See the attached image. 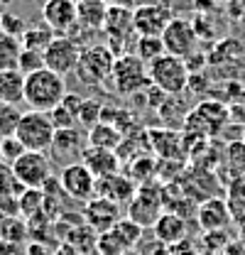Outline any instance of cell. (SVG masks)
Returning a JSON list of instances; mask_svg holds the SVG:
<instances>
[{"label":"cell","mask_w":245,"mask_h":255,"mask_svg":"<svg viewBox=\"0 0 245 255\" xmlns=\"http://www.w3.org/2000/svg\"><path fill=\"white\" fill-rule=\"evenodd\" d=\"M66 91V81L64 76L52 71V69H39L30 76H25V103L32 111H44L49 113L52 108H57Z\"/></svg>","instance_id":"cell-1"},{"label":"cell","mask_w":245,"mask_h":255,"mask_svg":"<svg viewBox=\"0 0 245 255\" xmlns=\"http://www.w3.org/2000/svg\"><path fill=\"white\" fill-rule=\"evenodd\" d=\"M231 123V108L221 101H201L191 113L184 116V132L186 137L196 140H211L226 132V126Z\"/></svg>","instance_id":"cell-2"},{"label":"cell","mask_w":245,"mask_h":255,"mask_svg":"<svg viewBox=\"0 0 245 255\" xmlns=\"http://www.w3.org/2000/svg\"><path fill=\"white\" fill-rule=\"evenodd\" d=\"M147 71H150L152 86H157L164 96H182L189 89L191 71L186 62L174 54H162L159 59L147 64Z\"/></svg>","instance_id":"cell-3"},{"label":"cell","mask_w":245,"mask_h":255,"mask_svg":"<svg viewBox=\"0 0 245 255\" xmlns=\"http://www.w3.org/2000/svg\"><path fill=\"white\" fill-rule=\"evenodd\" d=\"M111 84H113L116 94L121 96H132L137 91H145L147 86H152L147 64L142 62L135 52H125L121 57H116Z\"/></svg>","instance_id":"cell-4"},{"label":"cell","mask_w":245,"mask_h":255,"mask_svg":"<svg viewBox=\"0 0 245 255\" xmlns=\"http://www.w3.org/2000/svg\"><path fill=\"white\" fill-rule=\"evenodd\" d=\"M113 64H116V52H113L108 44L81 47L76 76H79V81L86 84V86H101V84L111 81Z\"/></svg>","instance_id":"cell-5"},{"label":"cell","mask_w":245,"mask_h":255,"mask_svg":"<svg viewBox=\"0 0 245 255\" xmlns=\"http://www.w3.org/2000/svg\"><path fill=\"white\" fill-rule=\"evenodd\" d=\"M22 145L27 150H34V152H49L52 142H54V135H57V128L52 123L49 113L44 111H27L22 113V121L17 126V132H15Z\"/></svg>","instance_id":"cell-6"},{"label":"cell","mask_w":245,"mask_h":255,"mask_svg":"<svg viewBox=\"0 0 245 255\" xmlns=\"http://www.w3.org/2000/svg\"><path fill=\"white\" fill-rule=\"evenodd\" d=\"M164 194L167 191L157 184H140L132 201L127 204V219H132L135 223H140L142 228H152L157 219L167 211L164 206Z\"/></svg>","instance_id":"cell-7"},{"label":"cell","mask_w":245,"mask_h":255,"mask_svg":"<svg viewBox=\"0 0 245 255\" xmlns=\"http://www.w3.org/2000/svg\"><path fill=\"white\" fill-rule=\"evenodd\" d=\"M132 10L135 7H108L103 34L108 39V47L116 52V57H121L125 52H132V47L127 44L132 37H137V32H135V12Z\"/></svg>","instance_id":"cell-8"},{"label":"cell","mask_w":245,"mask_h":255,"mask_svg":"<svg viewBox=\"0 0 245 255\" xmlns=\"http://www.w3.org/2000/svg\"><path fill=\"white\" fill-rule=\"evenodd\" d=\"M12 172L25 189H44L52 179V159L47 152L25 150V155L12 164Z\"/></svg>","instance_id":"cell-9"},{"label":"cell","mask_w":245,"mask_h":255,"mask_svg":"<svg viewBox=\"0 0 245 255\" xmlns=\"http://www.w3.org/2000/svg\"><path fill=\"white\" fill-rule=\"evenodd\" d=\"M162 42H164L167 54H174V57H179V59H189L191 54H196L199 32H196L191 20L174 17V20L167 25V30L162 32Z\"/></svg>","instance_id":"cell-10"},{"label":"cell","mask_w":245,"mask_h":255,"mask_svg":"<svg viewBox=\"0 0 245 255\" xmlns=\"http://www.w3.org/2000/svg\"><path fill=\"white\" fill-rule=\"evenodd\" d=\"M79 57H81V44L74 37H69V34H57L49 42V47L44 49V64H47V69L57 71L61 76L76 74Z\"/></svg>","instance_id":"cell-11"},{"label":"cell","mask_w":245,"mask_h":255,"mask_svg":"<svg viewBox=\"0 0 245 255\" xmlns=\"http://www.w3.org/2000/svg\"><path fill=\"white\" fill-rule=\"evenodd\" d=\"M132 12H135V32H137V37H162L167 25L174 20L169 5H164L159 0H145V2L135 5Z\"/></svg>","instance_id":"cell-12"},{"label":"cell","mask_w":245,"mask_h":255,"mask_svg":"<svg viewBox=\"0 0 245 255\" xmlns=\"http://www.w3.org/2000/svg\"><path fill=\"white\" fill-rule=\"evenodd\" d=\"M59 184L66 196L79 199V201H89L96 196V177L84 162H74V164L61 167Z\"/></svg>","instance_id":"cell-13"},{"label":"cell","mask_w":245,"mask_h":255,"mask_svg":"<svg viewBox=\"0 0 245 255\" xmlns=\"http://www.w3.org/2000/svg\"><path fill=\"white\" fill-rule=\"evenodd\" d=\"M86 147H89V137L79 128H64V130H57L49 152H52V159H57L66 167V164L81 162Z\"/></svg>","instance_id":"cell-14"},{"label":"cell","mask_w":245,"mask_h":255,"mask_svg":"<svg viewBox=\"0 0 245 255\" xmlns=\"http://www.w3.org/2000/svg\"><path fill=\"white\" fill-rule=\"evenodd\" d=\"M84 221L89 223L96 233H106L121 221V204H116L111 199H103V196H93V199L86 201Z\"/></svg>","instance_id":"cell-15"},{"label":"cell","mask_w":245,"mask_h":255,"mask_svg":"<svg viewBox=\"0 0 245 255\" xmlns=\"http://www.w3.org/2000/svg\"><path fill=\"white\" fill-rule=\"evenodd\" d=\"M42 22L49 25L57 34H69L71 27H76V2L74 0H44L42 5Z\"/></svg>","instance_id":"cell-16"},{"label":"cell","mask_w":245,"mask_h":255,"mask_svg":"<svg viewBox=\"0 0 245 255\" xmlns=\"http://www.w3.org/2000/svg\"><path fill=\"white\" fill-rule=\"evenodd\" d=\"M196 221L201 226V231H226L233 221V211L228 206V199L211 196V199L201 201L196 209Z\"/></svg>","instance_id":"cell-17"},{"label":"cell","mask_w":245,"mask_h":255,"mask_svg":"<svg viewBox=\"0 0 245 255\" xmlns=\"http://www.w3.org/2000/svg\"><path fill=\"white\" fill-rule=\"evenodd\" d=\"M135 184L130 177H122V174H108V177H101L96 179V196H103V199H111L116 204H130L132 196H135Z\"/></svg>","instance_id":"cell-18"},{"label":"cell","mask_w":245,"mask_h":255,"mask_svg":"<svg viewBox=\"0 0 245 255\" xmlns=\"http://www.w3.org/2000/svg\"><path fill=\"white\" fill-rule=\"evenodd\" d=\"M81 162L91 169V174L96 179L101 177H108V174H116L121 169V155L118 150H108V147H93L89 145Z\"/></svg>","instance_id":"cell-19"},{"label":"cell","mask_w":245,"mask_h":255,"mask_svg":"<svg viewBox=\"0 0 245 255\" xmlns=\"http://www.w3.org/2000/svg\"><path fill=\"white\" fill-rule=\"evenodd\" d=\"M152 228H154L157 241L164 243V246H174V243H179L184 238H189L186 219L179 216L177 211H164V214L157 219V223H154Z\"/></svg>","instance_id":"cell-20"},{"label":"cell","mask_w":245,"mask_h":255,"mask_svg":"<svg viewBox=\"0 0 245 255\" xmlns=\"http://www.w3.org/2000/svg\"><path fill=\"white\" fill-rule=\"evenodd\" d=\"M0 103L5 106L25 103V74L20 69L0 71Z\"/></svg>","instance_id":"cell-21"},{"label":"cell","mask_w":245,"mask_h":255,"mask_svg":"<svg viewBox=\"0 0 245 255\" xmlns=\"http://www.w3.org/2000/svg\"><path fill=\"white\" fill-rule=\"evenodd\" d=\"M76 15H79V25L81 27L93 32H103L108 5L103 0H79L76 2Z\"/></svg>","instance_id":"cell-22"},{"label":"cell","mask_w":245,"mask_h":255,"mask_svg":"<svg viewBox=\"0 0 245 255\" xmlns=\"http://www.w3.org/2000/svg\"><path fill=\"white\" fill-rule=\"evenodd\" d=\"M221 169L228 174V184L236 182L238 177H245V142L243 140H231L223 150L221 157Z\"/></svg>","instance_id":"cell-23"},{"label":"cell","mask_w":245,"mask_h":255,"mask_svg":"<svg viewBox=\"0 0 245 255\" xmlns=\"http://www.w3.org/2000/svg\"><path fill=\"white\" fill-rule=\"evenodd\" d=\"M122 135L121 130L116 126H111V123H106V121H101L98 126H93L89 130V145L93 147H108V150H118L122 142Z\"/></svg>","instance_id":"cell-24"},{"label":"cell","mask_w":245,"mask_h":255,"mask_svg":"<svg viewBox=\"0 0 245 255\" xmlns=\"http://www.w3.org/2000/svg\"><path fill=\"white\" fill-rule=\"evenodd\" d=\"M22 49H25V47H22V39H20V37L7 34V32L0 30V71L17 69Z\"/></svg>","instance_id":"cell-25"},{"label":"cell","mask_w":245,"mask_h":255,"mask_svg":"<svg viewBox=\"0 0 245 255\" xmlns=\"http://www.w3.org/2000/svg\"><path fill=\"white\" fill-rule=\"evenodd\" d=\"M130 251H135V248L122 238V233L116 226L106 233H98V255H125Z\"/></svg>","instance_id":"cell-26"},{"label":"cell","mask_w":245,"mask_h":255,"mask_svg":"<svg viewBox=\"0 0 245 255\" xmlns=\"http://www.w3.org/2000/svg\"><path fill=\"white\" fill-rule=\"evenodd\" d=\"M54 37H57V32L52 30L49 25L42 22V25L27 27L20 39H22V47H25V49H34V52H42V54H44V49L49 47V42H52Z\"/></svg>","instance_id":"cell-27"},{"label":"cell","mask_w":245,"mask_h":255,"mask_svg":"<svg viewBox=\"0 0 245 255\" xmlns=\"http://www.w3.org/2000/svg\"><path fill=\"white\" fill-rule=\"evenodd\" d=\"M132 52H135L145 64H152L154 59H159L162 54H167L162 37H135Z\"/></svg>","instance_id":"cell-28"},{"label":"cell","mask_w":245,"mask_h":255,"mask_svg":"<svg viewBox=\"0 0 245 255\" xmlns=\"http://www.w3.org/2000/svg\"><path fill=\"white\" fill-rule=\"evenodd\" d=\"M30 236V226L22 221L20 216L15 219H2L0 221V241H7V243H25V238Z\"/></svg>","instance_id":"cell-29"},{"label":"cell","mask_w":245,"mask_h":255,"mask_svg":"<svg viewBox=\"0 0 245 255\" xmlns=\"http://www.w3.org/2000/svg\"><path fill=\"white\" fill-rule=\"evenodd\" d=\"M44 211V191L42 189H25L20 194V214L30 221L34 216H42Z\"/></svg>","instance_id":"cell-30"},{"label":"cell","mask_w":245,"mask_h":255,"mask_svg":"<svg viewBox=\"0 0 245 255\" xmlns=\"http://www.w3.org/2000/svg\"><path fill=\"white\" fill-rule=\"evenodd\" d=\"M20 121H22L20 106H5V103H0V140L12 137L17 132Z\"/></svg>","instance_id":"cell-31"},{"label":"cell","mask_w":245,"mask_h":255,"mask_svg":"<svg viewBox=\"0 0 245 255\" xmlns=\"http://www.w3.org/2000/svg\"><path fill=\"white\" fill-rule=\"evenodd\" d=\"M101 121H103V103L96 101V98H84V103L79 108V123L86 128V130H91Z\"/></svg>","instance_id":"cell-32"},{"label":"cell","mask_w":245,"mask_h":255,"mask_svg":"<svg viewBox=\"0 0 245 255\" xmlns=\"http://www.w3.org/2000/svg\"><path fill=\"white\" fill-rule=\"evenodd\" d=\"M25 150H27V147L22 145V140H20L17 135L0 140V155H2V162H5V164H10V167L25 155Z\"/></svg>","instance_id":"cell-33"},{"label":"cell","mask_w":245,"mask_h":255,"mask_svg":"<svg viewBox=\"0 0 245 255\" xmlns=\"http://www.w3.org/2000/svg\"><path fill=\"white\" fill-rule=\"evenodd\" d=\"M47 64H44V54L42 52H34V49H22V54H20V62H17V69L25 74V76H30L34 71H39V69H44Z\"/></svg>","instance_id":"cell-34"},{"label":"cell","mask_w":245,"mask_h":255,"mask_svg":"<svg viewBox=\"0 0 245 255\" xmlns=\"http://www.w3.org/2000/svg\"><path fill=\"white\" fill-rule=\"evenodd\" d=\"M25 187L20 184V179L15 177V172H12V167L10 164H0V194H22Z\"/></svg>","instance_id":"cell-35"},{"label":"cell","mask_w":245,"mask_h":255,"mask_svg":"<svg viewBox=\"0 0 245 255\" xmlns=\"http://www.w3.org/2000/svg\"><path fill=\"white\" fill-rule=\"evenodd\" d=\"M49 118H52V123H54V128L57 130H64V128H76V123H79V118L64 106V103H59L57 108H52L49 111Z\"/></svg>","instance_id":"cell-36"},{"label":"cell","mask_w":245,"mask_h":255,"mask_svg":"<svg viewBox=\"0 0 245 255\" xmlns=\"http://www.w3.org/2000/svg\"><path fill=\"white\" fill-rule=\"evenodd\" d=\"M201 243H204V248H206V251L223 253V251H226V246L231 243V238H228V233H226V231H204Z\"/></svg>","instance_id":"cell-37"},{"label":"cell","mask_w":245,"mask_h":255,"mask_svg":"<svg viewBox=\"0 0 245 255\" xmlns=\"http://www.w3.org/2000/svg\"><path fill=\"white\" fill-rule=\"evenodd\" d=\"M20 214V196L17 194H0V221L2 219H15Z\"/></svg>","instance_id":"cell-38"},{"label":"cell","mask_w":245,"mask_h":255,"mask_svg":"<svg viewBox=\"0 0 245 255\" xmlns=\"http://www.w3.org/2000/svg\"><path fill=\"white\" fill-rule=\"evenodd\" d=\"M0 30L7 32V34H15V37H22L25 30H27V25H25L17 15H12V12H2V17H0Z\"/></svg>","instance_id":"cell-39"},{"label":"cell","mask_w":245,"mask_h":255,"mask_svg":"<svg viewBox=\"0 0 245 255\" xmlns=\"http://www.w3.org/2000/svg\"><path fill=\"white\" fill-rule=\"evenodd\" d=\"M167 255H199V251H196L194 241L184 238V241H179V243L169 246V248H167Z\"/></svg>","instance_id":"cell-40"},{"label":"cell","mask_w":245,"mask_h":255,"mask_svg":"<svg viewBox=\"0 0 245 255\" xmlns=\"http://www.w3.org/2000/svg\"><path fill=\"white\" fill-rule=\"evenodd\" d=\"M223 255H245V241H231Z\"/></svg>","instance_id":"cell-41"},{"label":"cell","mask_w":245,"mask_h":255,"mask_svg":"<svg viewBox=\"0 0 245 255\" xmlns=\"http://www.w3.org/2000/svg\"><path fill=\"white\" fill-rule=\"evenodd\" d=\"M108 7H135L137 0H103Z\"/></svg>","instance_id":"cell-42"},{"label":"cell","mask_w":245,"mask_h":255,"mask_svg":"<svg viewBox=\"0 0 245 255\" xmlns=\"http://www.w3.org/2000/svg\"><path fill=\"white\" fill-rule=\"evenodd\" d=\"M209 2H211V5H216V7H221V5H228L231 0H209Z\"/></svg>","instance_id":"cell-43"},{"label":"cell","mask_w":245,"mask_h":255,"mask_svg":"<svg viewBox=\"0 0 245 255\" xmlns=\"http://www.w3.org/2000/svg\"><path fill=\"white\" fill-rule=\"evenodd\" d=\"M199 255H223V253H216V251H206L204 248V251H199Z\"/></svg>","instance_id":"cell-44"},{"label":"cell","mask_w":245,"mask_h":255,"mask_svg":"<svg viewBox=\"0 0 245 255\" xmlns=\"http://www.w3.org/2000/svg\"><path fill=\"white\" fill-rule=\"evenodd\" d=\"M59 255H64V251H61ZM69 255H81V253H79V251H74V248H71V246H69Z\"/></svg>","instance_id":"cell-45"},{"label":"cell","mask_w":245,"mask_h":255,"mask_svg":"<svg viewBox=\"0 0 245 255\" xmlns=\"http://www.w3.org/2000/svg\"><path fill=\"white\" fill-rule=\"evenodd\" d=\"M241 140H243V142H245V126L241 128Z\"/></svg>","instance_id":"cell-46"},{"label":"cell","mask_w":245,"mask_h":255,"mask_svg":"<svg viewBox=\"0 0 245 255\" xmlns=\"http://www.w3.org/2000/svg\"><path fill=\"white\" fill-rule=\"evenodd\" d=\"M0 164H2V155H0Z\"/></svg>","instance_id":"cell-47"},{"label":"cell","mask_w":245,"mask_h":255,"mask_svg":"<svg viewBox=\"0 0 245 255\" xmlns=\"http://www.w3.org/2000/svg\"><path fill=\"white\" fill-rule=\"evenodd\" d=\"M74 2H79V0H74Z\"/></svg>","instance_id":"cell-48"},{"label":"cell","mask_w":245,"mask_h":255,"mask_svg":"<svg viewBox=\"0 0 245 255\" xmlns=\"http://www.w3.org/2000/svg\"><path fill=\"white\" fill-rule=\"evenodd\" d=\"M0 17H2V15H0Z\"/></svg>","instance_id":"cell-49"}]
</instances>
